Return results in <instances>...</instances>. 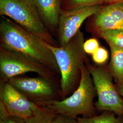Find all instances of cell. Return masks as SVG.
<instances>
[{"label": "cell", "mask_w": 123, "mask_h": 123, "mask_svg": "<svg viewBox=\"0 0 123 123\" xmlns=\"http://www.w3.org/2000/svg\"><path fill=\"white\" fill-rule=\"evenodd\" d=\"M0 40L1 47L33 59L60 74L56 59L45 42L5 16L0 19Z\"/></svg>", "instance_id": "1"}, {"label": "cell", "mask_w": 123, "mask_h": 123, "mask_svg": "<svg viewBox=\"0 0 123 123\" xmlns=\"http://www.w3.org/2000/svg\"><path fill=\"white\" fill-rule=\"evenodd\" d=\"M84 42V34L79 30L63 46L58 47L45 42L54 54L59 69L61 100L71 95L79 84L81 68L87 58L83 48Z\"/></svg>", "instance_id": "2"}, {"label": "cell", "mask_w": 123, "mask_h": 123, "mask_svg": "<svg viewBox=\"0 0 123 123\" xmlns=\"http://www.w3.org/2000/svg\"><path fill=\"white\" fill-rule=\"evenodd\" d=\"M97 95L92 76L85 64L81 68V78L78 87L69 96L53 101L47 106L56 114L77 119L93 116L96 110L94 98Z\"/></svg>", "instance_id": "3"}, {"label": "cell", "mask_w": 123, "mask_h": 123, "mask_svg": "<svg viewBox=\"0 0 123 123\" xmlns=\"http://www.w3.org/2000/svg\"><path fill=\"white\" fill-rule=\"evenodd\" d=\"M0 15L7 17L19 26L45 42H55L40 16L34 0H0Z\"/></svg>", "instance_id": "4"}, {"label": "cell", "mask_w": 123, "mask_h": 123, "mask_svg": "<svg viewBox=\"0 0 123 123\" xmlns=\"http://www.w3.org/2000/svg\"><path fill=\"white\" fill-rule=\"evenodd\" d=\"M92 76L98 100L95 103L97 110L109 111L119 116L123 115V98L113 83L114 78L108 68L87 66Z\"/></svg>", "instance_id": "5"}, {"label": "cell", "mask_w": 123, "mask_h": 123, "mask_svg": "<svg viewBox=\"0 0 123 123\" xmlns=\"http://www.w3.org/2000/svg\"><path fill=\"white\" fill-rule=\"evenodd\" d=\"M30 101L41 107H47L52 102L61 100L53 80L42 76L32 78L17 76L7 81Z\"/></svg>", "instance_id": "6"}, {"label": "cell", "mask_w": 123, "mask_h": 123, "mask_svg": "<svg viewBox=\"0 0 123 123\" xmlns=\"http://www.w3.org/2000/svg\"><path fill=\"white\" fill-rule=\"evenodd\" d=\"M29 72L52 79L56 75L39 62L0 46V81L7 82L12 78Z\"/></svg>", "instance_id": "7"}, {"label": "cell", "mask_w": 123, "mask_h": 123, "mask_svg": "<svg viewBox=\"0 0 123 123\" xmlns=\"http://www.w3.org/2000/svg\"><path fill=\"white\" fill-rule=\"evenodd\" d=\"M102 6L99 4L62 10L58 24L60 46L66 45L79 31L84 21L95 15Z\"/></svg>", "instance_id": "8"}, {"label": "cell", "mask_w": 123, "mask_h": 123, "mask_svg": "<svg viewBox=\"0 0 123 123\" xmlns=\"http://www.w3.org/2000/svg\"><path fill=\"white\" fill-rule=\"evenodd\" d=\"M0 101L10 115L25 119L32 116L41 107L27 98L8 82L0 81Z\"/></svg>", "instance_id": "9"}, {"label": "cell", "mask_w": 123, "mask_h": 123, "mask_svg": "<svg viewBox=\"0 0 123 123\" xmlns=\"http://www.w3.org/2000/svg\"><path fill=\"white\" fill-rule=\"evenodd\" d=\"M93 16V25L98 33L113 30L123 31V3L103 6Z\"/></svg>", "instance_id": "10"}, {"label": "cell", "mask_w": 123, "mask_h": 123, "mask_svg": "<svg viewBox=\"0 0 123 123\" xmlns=\"http://www.w3.org/2000/svg\"><path fill=\"white\" fill-rule=\"evenodd\" d=\"M45 26L53 30L58 27L61 13V0H34Z\"/></svg>", "instance_id": "11"}, {"label": "cell", "mask_w": 123, "mask_h": 123, "mask_svg": "<svg viewBox=\"0 0 123 123\" xmlns=\"http://www.w3.org/2000/svg\"><path fill=\"white\" fill-rule=\"evenodd\" d=\"M111 59L108 69L116 84L123 83V49L110 46Z\"/></svg>", "instance_id": "12"}, {"label": "cell", "mask_w": 123, "mask_h": 123, "mask_svg": "<svg viewBox=\"0 0 123 123\" xmlns=\"http://www.w3.org/2000/svg\"><path fill=\"white\" fill-rule=\"evenodd\" d=\"M78 123H123V120L117 117L111 112L104 111L101 114L89 117H78Z\"/></svg>", "instance_id": "13"}, {"label": "cell", "mask_w": 123, "mask_h": 123, "mask_svg": "<svg viewBox=\"0 0 123 123\" xmlns=\"http://www.w3.org/2000/svg\"><path fill=\"white\" fill-rule=\"evenodd\" d=\"M56 114L47 107H40L32 116L25 119V123H51Z\"/></svg>", "instance_id": "14"}, {"label": "cell", "mask_w": 123, "mask_h": 123, "mask_svg": "<svg viewBox=\"0 0 123 123\" xmlns=\"http://www.w3.org/2000/svg\"><path fill=\"white\" fill-rule=\"evenodd\" d=\"M110 46H113L123 49V31L108 30L98 33Z\"/></svg>", "instance_id": "15"}, {"label": "cell", "mask_w": 123, "mask_h": 123, "mask_svg": "<svg viewBox=\"0 0 123 123\" xmlns=\"http://www.w3.org/2000/svg\"><path fill=\"white\" fill-rule=\"evenodd\" d=\"M67 10L101 4V0H65Z\"/></svg>", "instance_id": "16"}, {"label": "cell", "mask_w": 123, "mask_h": 123, "mask_svg": "<svg viewBox=\"0 0 123 123\" xmlns=\"http://www.w3.org/2000/svg\"><path fill=\"white\" fill-rule=\"evenodd\" d=\"M93 62L96 64L102 65L105 63L109 58V53L106 49L99 47L92 54Z\"/></svg>", "instance_id": "17"}, {"label": "cell", "mask_w": 123, "mask_h": 123, "mask_svg": "<svg viewBox=\"0 0 123 123\" xmlns=\"http://www.w3.org/2000/svg\"><path fill=\"white\" fill-rule=\"evenodd\" d=\"M98 41L95 38H90L84 42L83 48L86 53L92 54L99 48Z\"/></svg>", "instance_id": "18"}, {"label": "cell", "mask_w": 123, "mask_h": 123, "mask_svg": "<svg viewBox=\"0 0 123 123\" xmlns=\"http://www.w3.org/2000/svg\"><path fill=\"white\" fill-rule=\"evenodd\" d=\"M51 123H78L77 119L62 114H56Z\"/></svg>", "instance_id": "19"}, {"label": "cell", "mask_w": 123, "mask_h": 123, "mask_svg": "<svg viewBox=\"0 0 123 123\" xmlns=\"http://www.w3.org/2000/svg\"><path fill=\"white\" fill-rule=\"evenodd\" d=\"M0 123H25V119L16 116L10 115Z\"/></svg>", "instance_id": "20"}, {"label": "cell", "mask_w": 123, "mask_h": 123, "mask_svg": "<svg viewBox=\"0 0 123 123\" xmlns=\"http://www.w3.org/2000/svg\"><path fill=\"white\" fill-rule=\"evenodd\" d=\"M10 115L4 104L2 102L0 101V121L6 119Z\"/></svg>", "instance_id": "21"}, {"label": "cell", "mask_w": 123, "mask_h": 123, "mask_svg": "<svg viewBox=\"0 0 123 123\" xmlns=\"http://www.w3.org/2000/svg\"><path fill=\"white\" fill-rule=\"evenodd\" d=\"M101 3H105L107 4L113 3H123V0H101Z\"/></svg>", "instance_id": "22"}, {"label": "cell", "mask_w": 123, "mask_h": 123, "mask_svg": "<svg viewBox=\"0 0 123 123\" xmlns=\"http://www.w3.org/2000/svg\"><path fill=\"white\" fill-rule=\"evenodd\" d=\"M115 85L119 94L123 98V83L116 84Z\"/></svg>", "instance_id": "23"}]
</instances>
